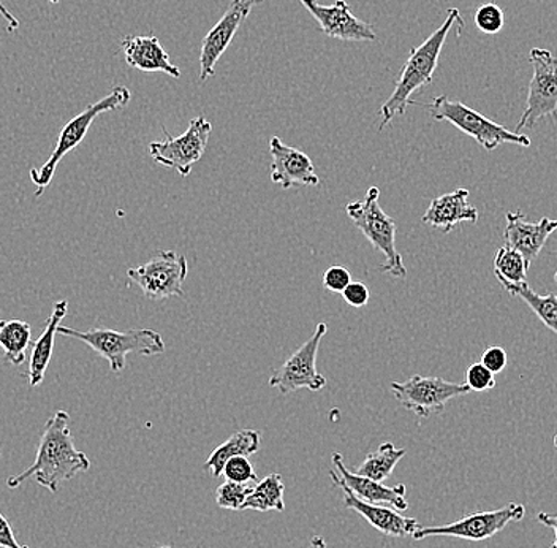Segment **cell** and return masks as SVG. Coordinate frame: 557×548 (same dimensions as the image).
Wrapping results in <instances>:
<instances>
[{
  "label": "cell",
  "instance_id": "6da1fadb",
  "mask_svg": "<svg viewBox=\"0 0 557 548\" xmlns=\"http://www.w3.org/2000/svg\"><path fill=\"white\" fill-rule=\"evenodd\" d=\"M70 415L65 411L54 412L45 424L34 463L24 473L7 479V487L17 488L27 479L55 494L62 482L72 480L76 474L86 473L90 460L79 452L70 433Z\"/></svg>",
  "mask_w": 557,
  "mask_h": 548
},
{
  "label": "cell",
  "instance_id": "7a4b0ae2",
  "mask_svg": "<svg viewBox=\"0 0 557 548\" xmlns=\"http://www.w3.org/2000/svg\"><path fill=\"white\" fill-rule=\"evenodd\" d=\"M465 24L461 13L458 9L448 10L444 24L438 27L435 33L431 34L420 47L412 48L410 56L407 58L406 64L400 69L398 82H396L395 90L388 97L381 108V127L383 131L393 118L403 117L407 108L413 102L412 96L420 90L421 87L433 83L435 70H437L441 52L444 50L445 40L453 27H461Z\"/></svg>",
  "mask_w": 557,
  "mask_h": 548
},
{
  "label": "cell",
  "instance_id": "3957f363",
  "mask_svg": "<svg viewBox=\"0 0 557 548\" xmlns=\"http://www.w3.org/2000/svg\"><path fill=\"white\" fill-rule=\"evenodd\" d=\"M58 333L62 337L75 338L89 345L90 349L102 355L110 363L114 375L125 369V361L128 354L151 355L165 352L163 338L154 330L137 328V330L116 331L108 328H90L87 331L73 330V328L59 326Z\"/></svg>",
  "mask_w": 557,
  "mask_h": 548
},
{
  "label": "cell",
  "instance_id": "277c9868",
  "mask_svg": "<svg viewBox=\"0 0 557 548\" xmlns=\"http://www.w3.org/2000/svg\"><path fill=\"white\" fill-rule=\"evenodd\" d=\"M379 197H381V188L369 187L363 200L347 205V216L374 246V249L385 256V264L381 268L383 273L404 279L407 270L404 267L403 256L396 249V222L383 211Z\"/></svg>",
  "mask_w": 557,
  "mask_h": 548
},
{
  "label": "cell",
  "instance_id": "5b68a950",
  "mask_svg": "<svg viewBox=\"0 0 557 548\" xmlns=\"http://www.w3.org/2000/svg\"><path fill=\"white\" fill-rule=\"evenodd\" d=\"M131 90L127 87L116 86L107 97H103L99 102L89 105L85 111L76 114L73 120H70L64 125L61 134H59L58 143H55L54 149H52L50 159L40 169L30 170V180L37 186L35 197H41L45 188L50 186L52 176H54L61 160L85 139L90 125L97 120V117L107 113V111H116L120 108L127 107L128 102H131Z\"/></svg>",
  "mask_w": 557,
  "mask_h": 548
},
{
  "label": "cell",
  "instance_id": "8992f818",
  "mask_svg": "<svg viewBox=\"0 0 557 548\" xmlns=\"http://www.w3.org/2000/svg\"><path fill=\"white\" fill-rule=\"evenodd\" d=\"M430 114L435 121L448 122L469 137L475 138L486 151H494L505 143L510 145L531 146V138L520 132L508 131L507 127L483 117L479 111L468 105L450 100L447 96L435 97L434 102L428 105Z\"/></svg>",
  "mask_w": 557,
  "mask_h": 548
},
{
  "label": "cell",
  "instance_id": "52a82bcc",
  "mask_svg": "<svg viewBox=\"0 0 557 548\" xmlns=\"http://www.w3.org/2000/svg\"><path fill=\"white\" fill-rule=\"evenodd\" d=\"M532 78L528 102L517 124V132L531 129L543 118L557 120V58L552 51L534 48L529 52Z\"/></svg>",
  "mask_w": 557,
  "mask_h": 548
},
{
  "label": "cell",
  "instance_id": "ba28073f",
  "mask_svg": "<svg viewBox=\"0 0 557 548\" xmlns=\"http://www.w3.org/2000/svg\"><path fill=\"white\" fill-rule=\"evenodd\" d=\"M163 142H152L149 145V155L159 166L176 170L181 176H189L195 163L201 160L209 137H211L212 124L205 117L194 118L189 129L180 137H173L165 127Z\"/></svg>",
  "mask_w": 557,
  "mask_h": 548
},
{
  "label": "cell",
  "instance_id": "9c48e42d",
  "mask_svg": "<svg viewBox=\"0 0 557 548\" xmlns=\"http://www.w3.org/2000/svg\"><path fill=\"white\" fill-rule=\"evenodd\" d=\"M525 508L520 502H510L496 511L475 512L462 516L458 522L444 526H421L413 533V539L423 540L428 537L447 536L456 539L480 543L491 539L497 533L504 532L510 523L524 519Z\"/></svg>",
  "mask_w": 557,
  "mask_h": 548
},
{
  "label": "cell",
  "instance_id": "30bf717a",
  "mask_svg": "<svg viewBox=\"0 0 557 548\" xmlns=\"http://www.w3.org/2000/svg\"><path fill=\"white\" fill-rule=\"evenodd\" d=\"M127 278L141 289L149 300H166L184 296L187 279V260L174 251H159L141 267L131 268Z\"/></svg>",
  "mask_w": 557,
  "mask_h": 548
},
{
  "label": "cell",
  "instance_id": "8fae6325",
  "mask_svg": "<svg viewBox=\"0 0 557 548\" xmlns=\"http://www.w3.org/2000/svg\"><path fill=\"white\" fill-rule=\"evenodd\" d=\"M326 331H329L326 324L317 326L312 337L270 377L268 383L271 389H277L282 394H290L301 389H308L311 392L325 389L326 377L317 369V355Z\"/></svg>",
  "mask_w": 557,
  "mask_h": 548
},
{
  "label": "cell",
  "instance_id": "7c38bea8",
  "mask_svg": "<svg viewBox=\"0 0 557 548\" xmlns=\"http://www.w3.org/2000/svg\"><path fill=\"white\" fill-rule=\"evenodd\" d=\"M396 400L418 417L426 418L445 410L453 398L470 393L466 383L448 382L442 377L416 375L406 382H392L389 386Z\"/></svg>",
  "mask_w": 557,
  "mask_h": 548
},
{
  "label": "cell",
  "instance_id": "4fadbf2b",
  "mask_svg": "<svg viewBox=\"0 0 557 548\" xmlns=\"http://www.w3.org/2000/svg\"><path fill=\"white\" fill-rule=\"evenodd\" d=\"M263 0H232L225 15L207 34L201 41L200 51V80L207 82L214 75L215 64L232 44L233 37L243 26L246 17L250 15L253 7L259 5Z\"/></svg>",
  "mask_w": 557,
  "mask_h": 548
},
{
  "label": "cell",
  "instance_id": "5bb4252c",
  "mask_svg": "<svg viewBox=\"0 0 557 548\" xmlns=\"http://www.w3.org/2000/svg\"><path fill=\"white\" fill-rule=\"evenodd\" d=\"M320 31L330 38L343 41H374L377 38L374 27L354 15L346 0H336L333 5H322L317 0H299Z\"/></svg>",
  "mask_w": 557,
  "mask_h": 548
},
{
  "label": "cell",
  "instance_id": "9a60e30c",
  "mask_svg": "<svg viewBox=\"0 0 557 548\" xmlns=\"http://www.w3.org/2000/svg\"><path fill=\"white\" fill-rule=\"evenodd\" d=\"M330 477L331 482L343 490L344 504H346V508L363 516L372 528L385 534V536H413V533H416L418 528H421L420 523H418L416 519H409V516H404L400 515L399 512L393 511L392 508H385V506L381 504H371V502H366L363 499L355 497L354 491L348 488L343 477L334 473V471H330Z\"/></svg>",
  "mask_w": 557,
  "mask_h": 548
},
{
  "label": "cell",
  "instance_id": "2e32d148",
  "mask_svg": "<svg viewBox=\"0 0 557 548\" xmlns=\"http://www.w3.org/2000/svg\"><path fill=\"white\" fill-rule=\"evenodd\" d=\"M271 181L282 188L319 186L311 157L299 149L285 145L278 137L271 138Z\"/></svg>",
  "mask_w": 557,
  "mask_h": 548
},
{
  "label": "cell",
  "instance_id": "e0dca14e",
  "mask_svg": "<svg viewBox=\"0 0 557 548\" xmlns=\"http://www.w3.org/2000/svg\"><path fill=\"white\" fill-rule=\"evenodd\" d=\"M505 221V246L517 249L529 264L539 257L549 235L557 230L555 219L543 218L539 222H529L521 211L507 212Z\"/></svg>",
  "mask_w": 557,
  "mask_h": 548
},
{
  "label": "cell",
  "instance_id": "ac0fdd59",
  "mask_svg": "<svg viewBox=\"0 0 557 548\" xmlns=\"http://www.w3.org/2000/svg\"><path fill=\"white\" fill-rule=\"evenodd\" d=\"M337 474L343 477L348 488L354 491L355 497L363 499L371 504H388L395 508L396 511H407L409 502L406 498V485L399 484L396 487H388L383 485V482H375L369 477L360 476V474L351 473L350 470L344 464V459L341 453H333L331 456Z\"/></svg>",
  "mask_w": 557,
  "mask_h": 548
},
{
  "label": "cell",
  "instance_id": "d6986e66",
  "mask_svg": "<svg viewBox=\"0 0 557 548\" xmlns=\"http://www.w3.org/2000/svg\"><path fill=\"white\" fill-rule=\"evenodd\" d=\"M125 62L139 72H162L180 78L181 70L173 64L156 35H127L121 44Z\"/></svg>",
  "mask_w": 557,
  "mask_h": 548
},
{
  "label": "cell",
  "instance_id": "ffe728a7",
  "mask_svg": "<svg viewBox=\"0 0 557 548\" xmlns=\"http://www.w3.org/2000/svg\"><path fill=\"white\" fill-rule=\"evenodd\" d=\"M469 195L468 188H458L450 194L435 197L421 221L444 233H450L461 222H479V209L470 205Z\"/></svg>",
  "mask_w": 557,
  "mask_h": 548
},
{
  "label": "cell",
  "instance_id": "44dd1931",
  "mask_svg": "<svg viewBox=\"0 0 557 548\" xmlns=\"http://www.w3.org/2000/svg\"><path fill=\"white\" fill-rule=\"evenodd\" d=\"M67 300H61V302L54 303L50 319L47 320V326H45L44 333L40 334V338H38L33 345L29 372H27V379H29V386L33 387V389L44 382L45 373H47L48 366H50L58 328L61 326L64 317L67 316Z\"/></svg>",
  "mask_w": 557,
  "mask_h": 548
},
{
  "label": "cell",
  "instance_id": "7402d4cb",
  "mask_svg": "<svg viewBox=\"0 0 557 548\" xmlns=\"http://www.w3.org/2000/svg\"><path fill=\"white\" fill-rule=\"evenodd\" d=\"M261 445V435L257 429H239L233 433L228 439L218 447L209 455L205 467L211 471L212 477H221L224 474V467L228 460L235 456H250L259 452Z\"/></svg>",
  "mask_w": 557,
  "mask_h": 548
},
{
  "label": "cell",
  "instance_id": "603a6c76",
  "mask_svg": "<svg viewBox=\"0 0 557 548\" xmlns=\"http://www.w3.org/2000/svg\"><path fill=\"white\" fill-rule=\"evenodd\" d=\"M285 485L281 474L274 473L257 482L250 491L242 511L284 512L285 511Z\"/></svg>",
  "mask_w": 557,
  "mask_h": 548
},
{
  "label": "cell",
  "instance_id": "cb8c5ba5",
  "mask_svg": "<svg viewBox=\"0 0 557 548\" xmlns=\"http://www.w3.org/2000/svg\"><path fill=\"white\" fill-rule=\"evenodd\" d=\"M500 284L510 295L521 299L529 308L537 314L539 319L557 334V293L540 295L528 282H518V284L500 282Z\"/></svg>",
  "mask_w": 557,
  "mask_h": 548
},
{
  "label": "cell",
  "instance_id": "d4e9b609",
  "mask_svg": "<svg viewBox=\"0 0 557 548\" xmlns=\"http://www.w3.org/2000/svg\"><path fill=\"white\" fill-rule=\"evenodd\" d=\"M33 344V331L24 320H2L0 322V348L7 361L13 365L26 362V351Z\"/></svg>",
  "mask_w": 557,
  "mask_h": 548
},
{
  "label": "cell",
  "instance_id": "484cf974",
  "mask_svg": "<svg viewBox=\"0 0 557 548\" xmlns=\"http://www.w3.org/2000/svg\"><path fill=\"white\" fill-rule=\"evenodd\" d=\"M406 453V449H398L392 442H385L375 452L366 456L363 463L358 466L357 474L375 482L386 480Z\"/></svg>",
  "mask_w": 557,
  "mask_h": 548
},
{
  "label": "cell",
  "instance_id": "4316f807",
  "mask_svg": "<svg viewBox=\"0 0 557 548\" xmlns=\"http://www.w3.org/2000/svg\"><path fill=\"white\" fill-rule=\"evenodd\" d=\"M531 267L528 260L517 249L504 246L494 257V275L499 282H528V270Z\"/></svg>",
  "mask_w": 557,
  "mask_h": 548
},
{
  "label": "cell",
  "instance_id": "83f0119b",
  "mask_svg": "<svg viewBox=\"0 0 557 548\" xmlns=\"http://www.w3.org/2000/svg\"><path fill=\"white\" fill-rule=\"evenodd\" d=\"M252 487L249 484H238V482L226 480L215 491V501L221 509L228 511H242L244 502L249 497Z\"/></svg>",
  "mask_w": 557,
  "mask_h": 548
},
{
  "label": "cell",
  "instance_id": "f1b7e54d",
  "mask_svg": "<svg viewBox=\"0 0 557 548\" xmlns=\"http://www.w3.org/2000/svg\"><path fill=\"white\" fill-rule=\"evenodd\" d=\"M475 26L483 34H497L503 31L505 24V15L503 9L496 3H485V5L479 7L475 12Z\"/></svg>",
  "mask_w": 557,
  "mask_h": 548
},
{
  "label": "cell",
  "instance_id": "f546056e",
  "mask_svg": "<svg viewBox=\"0 0 557 548\" xmlns=\"http://www.w3.org/2000/svg\"><path fill=\"white\" fill-rule=\"evenodd\" d=\"M224 476L226 480L238 482V484L259 482L249 456H235L228 460L224 467Z\"/></svg>",
  "mask_w": 557,
  "mask_h": 548
},
{
  "label": "cell",
  "instance_id": "4dcf8cb0",
  "mask_svg": "<svg viewBox=\"0 0 557 548\" xmlns=\"http://www.w3.org/2000/svg\"><path fill=\"white\" fill-rule=\"evenodd\" d=\"M466 386L470 392H487L496 387V379L482 362L473 363L466 372Z\"/></svg>",
  "mask_w": 557,
  "mask_h": 548
},
{
  "label": "cell",
  "instance_id": "1f68e13d",
  "mask_svg": "<svg viewBox=\"0 0 557 548\" xmlns=\"http://www.w3.org/2000/svg\"><path fill=\"white\" fill-rule=\"evenodd\" d=\"M323 288L334 293H343L351 282L350 271L344 267H331L323 273Z\"/></svg>",
  "mask_w": 557,
  "mask_h": 548
},
{
  "label": "cell",
  "instance_id": "d6a6232c",
  "mask_svg": "<svg viewBox=\"0 0 557 548\" xmlns=\"http://www.w3.org/2000/svg\"><path fill=\"white\" fill-rule=\"evenodd\" d=\"M483 365L490 369L491 373L497 375V373H503L505 366H507V352L504 351L499 345H493V348H487L485 352H483L482 361Z\"/></svg>",
  "mask_w": 557,
  "mask_h": 548
},
{
  "label": "cell",
  "instance_id": "836d02e7",
  "mask_svg": "<svg viewBox=\"0 0 557 548\" xmlns=\"http://www.w3.org/2000/svg\"><path fill=\"white\" fill-rule=\"evenodd\" d=\"M344 300L351 308H364L369 303V289L363 282H350V285L343 292Z\"/></svg>",
  "mask_w": 557,
  "mask_h": 548
},
{
  "label": "cell",
  "instance_id": "e575fe53",
  "mask_svg": "<svg viewBox=\"0 0 557 548\" xmlns=\"http://www.w3.org/2000/svg\"><path fill=\"white\" fill-rule=\"evenodd\" d=\"M0 548H29L17 543L12 525L2 512H0Z\"/></svg>",
  "mask_w": 557,
  "mask_h": 548
},
{
  "label": "cell",
  "instance_id": "d590c367",
  "mask_svg": "<svg viewBox=\"0 0 557 548\" xmlns=\"http://www.w3.org/2000/svg\"><path fill=\"white\" fill-rule=\"evenodd\" d=\"M539 522L543 523V525L548 526L555 532V543L552 544L549 548H557V515L545 514V512H540L537 515Z\"/></svg>",
  "mask_w": 557,
  "mask_h": 548
},
{
  "label": "cell",
  "instance_id": "8d00e7d4",
  "mask_svg": "<svg viewBox=\"0 0 557 548\" xmlns=\"http://www.w3.org/2000/svg\"><path fill=\"white\" fill-rule=\"evenodd\" d=\"M0 15L7 21V29H9V33H16L17 27H20V21L5 9L2 2H0Z\"/></svg>",
  "mask_w": 557,
  "mask_h": 548
},
{
  "label": "cell",
  "instance_id": "74e56055",
  "mask_svg": "<svg viewBox=\"0 0 557 548\" xmlns=\"http://www.w3.org/2000/svg\"><path fill=\"white\" fill-rule=\"evenodd\" d=\"M311 546L312 548H329V546H326L325 539H323L322 536H319V534L312 536Z\"/></svg>",
  "mask_w": 557,
  "mask_h": 548
},
{
  "label": "cell",
  "instance_id": "f35d334b",
  "mask_svg": "<svg viewBox=\"0 0 557 548\" xmlns=\"http://www.w3.org/2000/svg\"><path fill=\"white\" fill-rule=\"evenodd\" d=\"M152 548H172V547H166V546H156V547H152Z\"/></svg>",
  "mask_w": 557,
  "mask_h": 548
},
{
  "label": "cell",
  "instance_id": "ab89813d",
  "mask_svg": "<svg viewBox=\"0 0 557 548\" xmlns=\"http://www.w3.org/2000/svg\"><path fill=\"white\" fill-rule=\"evenodd\" d=\"M555 447L557 449V431H556V435H555Z\"/></svg>",
  "mask_w": 557,
  "mask_h": 548
},
{
  "label": "cell",
  "instance_id": "60d3db41",
  "mask_svg": "<svg viewBox=\"0 0 557 548\" xmlns=\"http://www.w3.org/2000/svg\"><path fill=\"white\" fill-rule=\"evenodd\" d=\"M48 2H51V3H58L59 0H48Z\"/></svg>",
  "mask_w": 557,
  "mask_h": 548
},
{
  "label": "cell",
  "instance_id": "b9f144b4",
  "mask_svg": "<svg viewBox=\"0 0 557 548\" xmlns=\"http://www.w3.org/2000/svg\"><path fill=\"white\" fill-rule=\"evenodd\" d=\"M555 279H556V281H557V271H556V275H555Z\"/></svg>",
  "mask_w": 557,
  "mask_h": 548
}]
</instances>
